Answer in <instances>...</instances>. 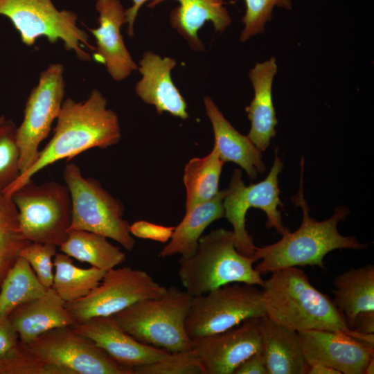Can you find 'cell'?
<instances>
[{"mask_svg":"<svg viewBox=\"0 0 374 374\" xmlns=\"http://www.w3.org/2000/svg\"><path fill=\"white\" fill-rule=\"evenodd\" d=\"M53 137L33 165L8 187L3 193L11 195L31 181L44 168L62 159L69 162L82 152L94 148H107L121 139L119 119L107 108L105 97L93 89L84 101L64 100L56 119Z\"/></svg>","mask_w":374,"mask_h":374,"instance_id":"cell-1","label":"cell"},{"mask_svg":"<svg viewBox=\"0 0 374 374\" xmlns=\"http://www.w3.org/2000/svg\"><path fill=\"white\" fill-rule=\"evenodd\" d=\"M262 286L265 315L297 332L326 330L346 334L374 346V335L352 330L329 296L319 291L298 267L271 273Z\"/></svg>","mask_w":374,"mask_h":374,"instance_id":"cell-2","label":"cell"},{"mask_svg":"<svg viewBox=\"0 0 374 374\" xmlns=\"http://www.w3.org/2000/svg\"><path fill=\"white\" fill-rule=\"evenodd\" d=\"M304 159L301 160L299 190L291 198L301 207L303 219L294 232L287 231L277 242L261 247H256L254 258L260 262L255 269L261 275L276 270L299 266H317L324 268L323 258L335 249L363 250L368 244L359 242L355 236H344L337 229L338 223L344 220L350 210L337 206L328 219L318 221L310 215V208L303 195Z\"/></svg>","mask_w":374,"mask_h":374,"instance_id":"cell-3","label":"cell"},{"mask_svg":"<svg viewBox=\"0 0 374 374\" xmlns=\"http://www.w3.org/2000/svg\"><path fill=\"white\" fill-rule=\"evenodd\" d=\"M256 261L237 250L233 231L217 229L200 237L192 256L179 258L178 276L192 296L234 283L262 287L264 280L253 267Z\"/></svg>","mask_w":374,"mask_h":374,"instance_id":"cell-4","label":"cell"},{"mask_svg":"<svg viewBox=\"0 0 374 374\" xmlns=\"http://www.w3.org/2000/svg\"><path fill=\"white\" fill-rule=\"evenodd\" d=\"M193 296L175 286L157 298L139 301L114 315L118 326L139 341L168 352L191 349L185 327Z\"/></svg>","mask_w":374,"mask_h":374,"instance_id":"cell-5","label":"cell"},{"mask_svg":"<svg viewBox=\"0 0 374 374\" xmlns=\"http://www.w3.org/2000/svg\"><path fill=\"white\" fill-rule=\"evenodd\" d=\"M63 179L71 200L69 231L83 230L100 234L132 251L135 240L130 233L129 222L123 218V203L107 192L98 181L83 177L75 163L65 166Z\"/></svg>","mask_w":374,"mask_h":374,"instance_id":"cell-6","label":"cell"},{"mask_svg":"<svg viewBox=\"0 0 374 374\" xmlns=\"http://www.w3.org/2000/svg\"><path fill=\"white\" fill-rule=\"evenodd\" d=\"M0 15L10 19L23 44L33 46L39 37L51 44L60 40L64 48L81 60L89 61L84 48L94 51L88 34L77 24L78 15L71 10H59L51 0H0Z\"/></svg>","mask_w":374,"mask_h":374,"instance_id":"cell-7","label":"cell"},{"mask_svg":"<svg viewBox=\"0 0 374 374\" xmlns=\"http://www.w3.org/2000/svg\"><path fill=\"white\" fill-rule=\"evenodd\" d=\"M19 228L30 242L59 247L66 239L71 222V200L66 184L32 180L11 195Z\"/></svg>","mask_w":374,"mask_h":374,"instance_id":"cell-8","label":"cell"},{"mask_svg":"<svg viewBox=\"0 0 374 374\" xmlns=\"http://www.w3.org/2000/svg\"><path fill=\"white\" fill-rule=\"evenodd\" d=\"M283 168V161L276 148L272 167L265 179L247 186L242 180L241 171L235 169L229 185L225 189L223 199L224 217L233 226L237 250L244 256L256 259V246L246 229V214L250 208L260 209L265 213L267 228L274 229L280 235L289 231L283 224L278 208L283 206L278 188V175Z\"/></svg>","mask_w":374,"mask_h":374,"instance_id":"cell-9","label":"cell"},{"mask_svg":"<svg viewBox=\"0 0 374 374\" xmlns=\"http://www.w3.org/2000/svg\"><path fill=\"white\" fill-rule=\"evenodd\" d=\"M234 283L193 296L185 327L190 339L219 333L247 319L265 315L262 291Z\"/></svg>","mask_w":374,"mask_h":374,"instance_id":"cell-10","label":"cell"},{"mask_svg":"<svg viewBox=\"0 0 374 374\" xmlns=\"http://www.w3.org/2000/svg\"><path fill=\"white\" fill-rule=\"evenodd\" d=\"M20 345L32 356L62 374H133L71 326L50 330Z\"/></svg>","mask_w":374,"mask_h":374,"instance_id":"cell-11","label":"cell"},{"mask_svg":"<svg viewBox=\"0 0 374 374\" xmlns=\"http://www.w3.org/2000/svg\"><path fill=\"white\" fill-rule=\"evenodd\" d=\"M166 290L145 271L130 267L113 268L87 296L65 302L64 305L75 321L81 323L114 316L139 301L159 297Z\"/></svg>","mask_w":374,"mask_h":374,"instance_id":"cell-12","label":"cell"},{"mask_svg":"<svg viewBox=\"0 0 374 374\" xmlns=\"http://www.w3.org/2000/svg\"><path fill=\"white\" fill-rule=\"evenodd\" d=\"M64 72L62 64H49L41 72L37 84L27 98L24 118L16 132L20 175L37 160L39 144L48 136L53 122L60 114L65 93Z\"/></svg>","mask_w":374,"mask_h":374,"instance_id":"cell-13","label":"cell"},{"mask_svg":"<svg viewBox=\"0 0 374 374\" xmlns=\"http://www.w3.org/2000/svg\"><path fill=\"white\" fill-rule=\"evenodd\" d=\"M259 318L245 320L225 331L192 339L206 374H233L247 357L260 350Z\"/></svg>","mask_w":374,"mask_h":374,"instance_id":"cell-14","label":"cell"},{"mask_svg":"<svg viewBox=\"0 0 374 374\" xmlns=\"http://www.w3.org/2000/svg\"><path fill=\"white\" fill-rule=\"evenodd\" d=\"M298 333L308 364L321 363L341 374H364L374 357V346L344 333L326 330Z\"/></svg>","mask_w":374,"mask_h":374,"instance_id":"cell-15","label":"cell"},{"mask_svg":"<svg viewBox=\"0 0 374 374\" xmlns=\"http://www.w3.org/2000/svg\"><path fill=\"white\" fill-rule=\"evenodd\" d=\"M96 8L98 27L88 28L96 40L93 57L105 66L114 80L122 81L138 70L121 34L127 23L125 10L120 0H97Z\"/></svg>","mask_w":374,"mask_h":374,"instance_id":"cell-16","label":"cell"},{"mask_svg":"<svg viewBox=\"0 0 374 374\" xmlns=\"http://www.w3.org/2000/svg\"><path fill=\"white\" fill-rule=\"evenodd\" d=\"M71 327L132 372L134 368L157 361L168 352L139 341L118 326L114 316L95 317Z\"/></svg>","mask_w":374,"mask_h":374,"instance_id":"cell-17","label":"cell"},{"mask_svg":"<svg viewBox=\"0 0 374 374\" xmlns=\"http://www.w3.org/2000/svg\"><path fill=\"white\" fill-rule=\"evenodd\" d=\"M176 65L174 58L144 52L138 65L141 78L135 85V93L145 103L154 106L159 114L167 112L186 120L189 117L187 103L171 75Z\"/></svg>","mask_w":374,"mask_h":374,"instance_id":"cell-18","label":"cell"},{"mask_svg":"<svg viewBox=\"0 0 374 374\" xmlns=\"http://www.w3.org/2000/svg\"><path fill=\"white\" fill-rule=\"evenodd\" d=\"M277 69L276 58L271 57L256 63L249 72L254 96L246 107L251 123L247 136L262 152L267 149L271 139L275 136L278 124L272 99V84Z\"/></svg>","mask_w":374,"mask_h":374,"instance_id":"cell-19","label":"cell"},{"mask_svg":"<svg viewBox=\"0 0 374 374\" xmlns=\"http://www.w3.org/2000/svg\"><path fill=\"white\" fill-rule=\"evenodd\" d=\"M206 114L212 125L214 146L220 159L239 165L251 179L265 171L260 151L248 138L236 130L210 96L203 98Z\"/></svg>","mask_w":374,"mask_h":374,"instance_id":"cell-20","label":"cell"},{"mask_svg":"<svg viewBox=\"0 0 374 374\" xmlns=\"http://www.w3.org/2000/svg\"><path fill=\"white\" fill-rule=\"evenodd\" d=\"M261 350L268 374H306L299 333L264 315L259 318Z\"/></svg>","mask_w":374,"mask_h":374,"instance_id":"cell-21","label":"cell"},{"mask_svg":"<svg viewBox=\"0 0 374 374\" xmlns=\"http://www.w3.org/2000/svg\"><path fill=\"white\" fill-rule=\"evenodd\" d=\"M64 303L50 287L39 298L16 308L8 319L18 333L19 341L28 344L50 330L76 323Z\"/></svg>","mask_w":374,"mask_h":374,"instance_id":"cell-22","label":"cell"},{"mask_svg":"<svg viewBox=\"0 0 374 374\" xmlns=\"http://www.w3.org/2000/svg\"><path fill=\"white\" fill-rule=\"evenodd\" d=\"M167 0H153L148 6L154 8ZM179 6L170 13L171 26L186 40L190 48L203 51L204 44L198 32L206 21H211L216 32L223 33L231 24V18L224 0H175Z\"/></svg>","mask_w":374,"mask_h":374,"instance_id":"cell-23","label":"cell"},{"mask_svg":"<svg viewBox=\"0 0 374 374\" xmlns=\"http://www.w3.org/2000/svg\"><path fill=\"white\" fill-rule=\"evenodd\" d=\"M224 195L225 189L219 190L211 199L186 209L182 220L175 227L169 242L159 253V257L166 258L176 254L181 257L192 256L208 226L224 217Z\"/></svg>","mask_w":374,"mask_h":374,"instance_id":"cell-24","label":"cell"},{"mask_svg":"<svg viewBox=\"0 0 374 374\" xmlns=\"http://www.w3.org/2000/svg\"><path fill=\"white\" fill-rule=\"evenodd\" d=\"M335 305L352 330L361 312L374 311V266L350 269L337 276L333 282Z\"/></svg>","mask_w":374,"mask_h":374,"instance_id":"cell-25","label":"cell"},{"mask_svg":"<svg viewBox=\"0 0 374 374\" xmlns=\"http://www.w3.org/2000/svg\"><path fill=\"white\" fill-rule=\"evenodd\" d=\"M59 248L69 257L105 271L115 268L126 260L125 253L111 244L107 238L87 231H69Z\"/></svg>","mask_w":374,"mask_h":374,"instance_id":"cell-26","label":"cell"},{"mask_svg":"<svg viewBox=\"0 0 374 374\" xmlns=\"http://www.w3.org/2000/svg\"><path fill=\"white\" fill-rule=\"evenodd\" d=\"M224 163L214 145L206 156L188 161L183 177L186 192V210L211 199L219 192Z\"/></svg>","mask_w":374,"mask_h":374,"instance_id":"cell-27","label":"cell"},{"mask_svg":"<svg viewBox=\"0 0 374 374\" xmlns=\"http://www.w3.org/2000/svg\"><path fill=\"white\" fill-rule=\"evenodd\" d=\"M48 289L40 283L28 262L19 256L0 286V316L8 317L16 308L39 298Z\"/></svg>","mask_w":374,"mask_h":374,"instance_id":"cell-28","label":"cell"},{"mask_svg":"<svg viewBox=\"0 0 374 374\" xmlns=\"http://www.w3.org/2000/svg\"><path fill=\"white\" fill-rule=\"evenodd\" d=\"M53 265L55 270L51 287L64 302L87 296L100 283L107 271L93 266L80 268L62 252L55 254Z\"/></svg>","mask_w":374,"mask_h":374,"instance_id":"cell-29","label":"cell"},{"mask_svg":"<svg viewBox=\"0 0 374 374\" xmlns=\"http://www.w3.org/2000/svg\"><path fill=\"white\" fill-rule=\"evenodd\" d=\"M30 243L21 232L11 196L0 193V286L22 249Z\"/></svg>","mask_w":374,"mask_h":374,"instance_id":"cell-30","label":"cell"},{"mask_svg":"<svg viewBox=\"0 0 374 374\" xmlns=\"http://www.w3.org/2000/svg\"><path fill=\"white\" fill-rule=\"evenodd\" d=\"M17 127L11 120L0 123V193L20 175V152L17 142Z\"/></svg>","mask_w":374,"mask_h":374,"instance_id":"cell-31","label":"cell"},{"mask_svg":"<svg viewBox=\"0 0 374 374\" xmlns=\"http://www.w3.org/2000/svg\"><path fill=\"white\" fill-rule=\"evenodd\" d=\"M133 374H206L202 362L192 348L167 352L161 359L132 369Z\"/></svg>","mask_w":374,"mask_h":374,"instance_id":"cell-32","label":"cell"},{"mask_svg":"<svg viewBox=\"0 0 374 374\" xmlns=\"http://www.w3.org/2000/svg\"><path fill=\"white\" fill-rule=\"evenodd\" d=\"M246 11L242 17L244 28L240 33V39L244 42L251 37L262 33L266 24L272 18L275 7L290 9L291 0H244Z\"/></svg>","mask_w":374,"mask_h":374,"instance_id":"cell-33","label":"cell"},{"mask_svg":"<svg viewBox=\"0 0 374 374\" xmlns=\"http://www.w3.org/2000/svg\"><path fill=\"white\" fill-rule=\"evenodd\" d=\"M57 247L52 244L30 242L20 252L35 271L40 283L46 288L53 283V258Z\"/></svg>","mask_w":374,"mask_h":374,"instance_id":"cell-34","label":"cell"},{"mask_svg":"<svg viewBox=\"0 0 374 374\" xmlns=\"http://www.w3.org/2000/svg\"><path fill=\"white\" fill-rule=\"evenodd\" d=\"M0 374H62V373L60 369L35 358L19 344L15 352L0 359Z\"/></svg>","mask_w":374,"mask_h":374,"instance_id":"cell-35","label":"cell"},{"mask_svg":"<svg viewBox=\"0 0 374 374\" xmlns=\"http://www.w3.org/2000/svg\"><path fill=\"white\" fill-rule=\"evenodd\" d=\"M174 229L175 226H165L145 220L136 221L130 225V231L132 235L162 243L170 240Z\"/></svg>","mask_w":374,"mask_h":374,"instance_id":"cell-36","label":"cell"},{"mask_svg":"<svg viewBox=\"0 0 374 374\" xmlns=\"http://www.w3.org/2000/svg\"><path fill=\"white\" fill-rule=\"evenodd\" d=\"M19 346L18 333L8 317L0 316V359L12 354Z\"/></svg>","mask_w":374,"mask_h":374,"instance_id":"cell-37","label":"cell"},{"mask_svg":"<svg viewBox=\"0 0 374 374\" xmlns=\"http://www.w3.org/2000/svg\"><path fill=\"white\" fill-rule=\"evenodd\" d=\"M233 374H268L261 348L244 360Z\"/></svg>","mask_w":374,"mask_h":374,"instance_id":"cell-38","label":"cell"},{"mask_svg":"<svg viewBox=\"0 0 374 374\" xmlns=\"http://www.w3.org/2000/svg\"><path fill=\"white\" fill-rule=\"evenodd\" d=\"M353 329L358 332L374 335V311L359 313L355 318Z\"/></svg>","mask_w":374,"mask_h":374,"instance_id":"cell-39","label":"cell"},{"mask_svg":"<svg viewBox=\"0 0 374 374\" xmlns=\"http://www.w3.org/2000/svg\"><path fill=\"white\" fill-rule=\"evenodd\" d=\"M153 0H132V6L125 10V15L127 24V34L130 37L134 35V26L137 15L141 6L147 1Z\"/></svg>","mask_w":374,"mask_h":374,"instance_id":"cell-40","label":"cell"},{"mask_svg":"<svg viewBox=\"0 0 374 374\" xmlns=\"http://www.w3.org/2000/svg\"><path fill=\"white\" fill-rule=\"evenodd\" d=\"M306 374H341L336 369L326 364L314 362L308 364Z\"/></svg>","mask_w":374,"mask_h":374,"instance_id":"cell-41","label":"cell"},{"mask_svg":"<svg viewBox=\"0 0 374 374\" xmlns=\"http://www.w3.org/2000/svg\"><path fill=\"white\" fill-rule=\"evenodd\" d=\"M374 373V357H373L368 362L364 374H373Z\"/></svg>","mask_w":374,"mask_h":374,"instance_id":"cell-42","label":"cell"},{"mask_svg":"<svg viewBox=\"0 0 374 374\" xmlns=\"http://www.w3.org/2000/svg\"><path fill=\"white\" fill-rule=\"evenodd\" d=\"M5 120H6V118L4 116H0V123H1Z\"/></svg>","mask_w":374,"mask_h":374,"instance_id":"cell-43","label":"cell"}]
</instances>
